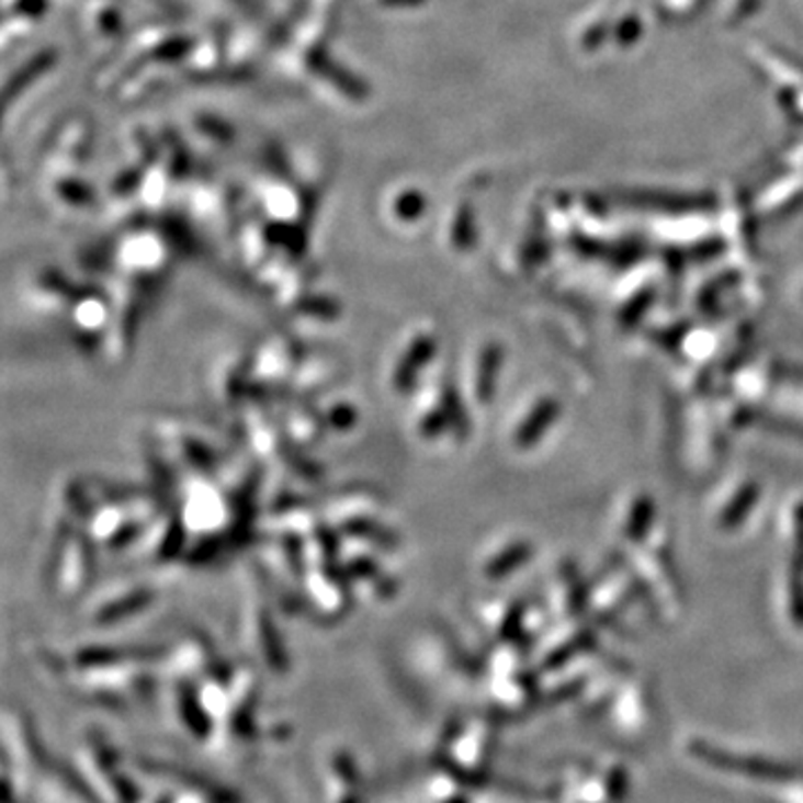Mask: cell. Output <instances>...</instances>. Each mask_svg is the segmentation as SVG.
Instances as JSON below:
<instances>
[{"label":"cell","instance_id":"6da1fadb","mask_svg":"<svg viewBox=\"0 0 803 803\" xmlns=\"http://www.w3.org/2000/svg\"><path fill=\"white\" fill-rule=\"evenodd\" d=\"M45 12H47V0H8L5 23L8 27L12 23H16L19 27L34 25L45 16Z\"/></svg>","mask_w":803,"mask_h":803}]
</instances>
